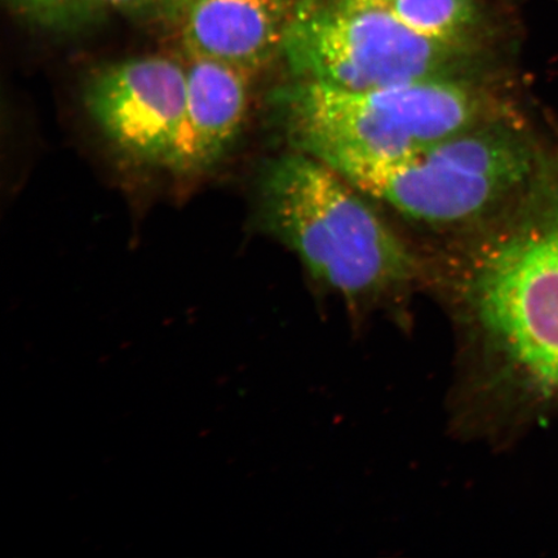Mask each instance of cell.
I'll return each instance as SVG.
<instances>
[{"instance_id":"6","label":"cell","mask_w":558,"mask_h":558,"mask_svg":"<svg viewBox=\"0 0 558 558\" xmlns=\"http://www.w3.org/2000/svg\"><path fill=\"white\" fill-rule=\"evenodd\" d=\"M186 68L165 56H140L90 75L85 107L102 135L123 155L169 167L183 123Z\"/></svg>"},{"instance_id":"5","label":"cell","mask_w":558,"mask_h":558,"mask_svg":"<svg viewBox=\"0 0 558 558\" xmlns=\"http://www.w3.org/2000/svg\"><path fill=\"white\" fill-rule=\"evenodd\" d=\"M465 52L410 29L387 7L296 0L281 58L294 80L367 90L453 75Z\"/></svg>"},{"instance_id":"7","label":"cell","mask_w":558,"mask_h":558,"mask_svg":"<svg viewBox=\"0 0 558 558\" xmlns=\"http://www.w3.org/2000/svg\"><path fill=\"white\" fill-rule=\"evenodd\" d=\"M296 0H177L169 23L186 60L222 62L251 75L281 56Z\"/></svg>"},{"instance_id":"4","label":"cell","mask_w":558,"mask_h":558,"mask_svg":"<svg viewBox=\"0 0 558 558\" xmlns=\"http://www.w3.org/2000/svg\"><path fill=\"white\" fill-rule=\"evenodd\" d=\"M325 163L410 219L450 226L477 219L518 192L532 177L534 156L506 125L484 123L404 158Z\"/></svg>"},{"instance_id":"2","label":"cell","mask_w":558,"mask_h":558,"mask_svg":"<svg viewBox=\"0 0 558 558\" xmlns=\"http://www.w3.org/2000/svg\"><path fill=\"white\" fill-rule=\"evenodd\" d=\"M271 104L296 151L337 158H404L486 123V99L456 75L349 90L294 80Z\"/></svg>"},{"instance_id":"11","label":"cell","mask_w":558,"mask_h":558,"mask_svg":"<svg viewBox=\"0 0 558 558\" xmlns=\"http://www.w3.org/2000/svg\"><path fill=\"white\" fill-rule=\"evenodd\" d=\"M177 0H100L105 10L135 17H156L167 21Z\"/></svg>"},{"instance_id":"3","label":"cell","mask_w":558,"mask_h":558,"mask_svg":"<svg viewBox=\"0 0 558 558\" xmlns=\"http://www.w3.org/2000/svg\"><path fill=\"white\" fill-rule=\"evenodd\" d=\"M465 299L495 372L535 399L558 402V207L488 250Z\"/></svg>"},{"instance_id":"12","label":"cell","mask_w":558,"mask_h":558,"mask_svg":"<svg viewBox=\"0 0 558 558\" xmlns=\"http://www.w3.org/2000/svg\"><path fill=\"white\" fill-rule=\"evenodd\" d=\"M343 7H387L390 0H332Z\"/></svg>"},{"instance_id":"10","label":"cell","mask_w":558,"mask_h":558,"mask_svg":"<svg viewBox=\"0 0 558 558\" xmlns=\"http://www.w3.org/2000/svg\"><path fill=\"white\" fill-rule=\"evenodd\" d=\"M20 19L51 32H75L93 25L104 12L100 0H7Z\"/></svg>"},{"instance_id":"9","label":"cell","mask_w":558,"mask_h":558,"mask_svg":"<svg viewBox=\"0 0 558 558\" xmlns=\"http://www.w3.org/2000/svg\"><path fill=\"white\" fill-rule=\"evenodd\" d=\"M387 9L429 39L464 46L480 23L477 0H390Z\"/></svg>"},{"instance_id":"8","label":"cell","mask_w":558,"mask_h":558,"mask_svg":"<svg viewBox=\"0 0 558 558\" xmlns=\"http://www.w3.org/2000/svg\"><path fill=\"white\" fill-rule=\"evenodd\" d=\"M186 61L184 118L167 169L191 177L211 170L232 149L247 120L254 75L219 61Z\"/></svg>"},{"instance_id":"1","label":"cell","mask_w":558,"mask_h":558,"mask_svg":"<svg viewBox=\"0 0 558 558\" xmlns=\"http://www.w3.org/2000/svg\"><path fill=\"white\" fill-rule=\"evenodd\" d=\"M355 191L333 167L296 150L271 160L260 183L265 227L351 303L400 290L417 271L407 244Z\"/></svg>"}]
</instances>
